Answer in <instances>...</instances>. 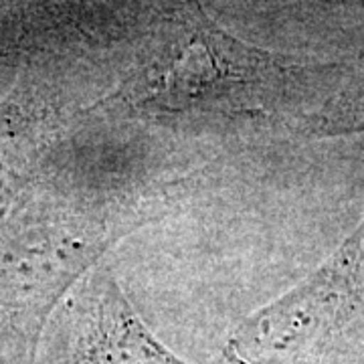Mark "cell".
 I'll use <instances>...</instances> for the list:
<instances>
[{
  "label": "cell",
  "instance_id": "obj_1",
  "mask_svg": "<svg viewBox=\"0 0 364 364\" xmlns=\"http://www.w3.org/2000/svg\"><path fill=\"white\" fill-rule=\"evenodd\" d=\"M272 57L247 49L219 28L188 18L176 23L136 83L138 95L162 109H223L253 85Z\"/></svg>",
  "mask_w": 364,
  "mask_h": 364
},
{
  "label": "cell",
  "instance_id": "obj_2",
  "mask_svg": "<svg viewBox=\"0 0 364 364\" xmlns=\"http://www.w3.org/2000/svg\"><path fill=\"white\" fill-rule=\"evenodd\" d=\"M363 289L364 225L310 279L239 326L227 354L239 364H273L277 354L340 322Z\"/></svg>",
  "mask_w": 364,
  "mask_h": 364
},
{
  "label": "cell",
  "instance_id": "obj_3",
  "mask_svg": "<svg viewBox=\"0 0 364 364\" xmlns=\"http://www.w3.org/2000/svg\"><path fill=\"white\" fill-rule=\"evenodd\" d=\"M85 364H184L158 342L116 286H107L97 308Z\"/></svg>",
  "mask_w": 364,
  "mask_h": 364
}]
</instances>
